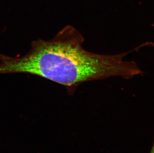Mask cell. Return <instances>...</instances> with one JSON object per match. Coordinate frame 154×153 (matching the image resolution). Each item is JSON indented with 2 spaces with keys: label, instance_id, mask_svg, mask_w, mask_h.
<instances>
[{
  "label": "cell",
  "instance_id": "1",
  "mask_svg": "<svg viewBox=\"0 0 154 153\" xmlns=\"http://www.w3.org/2000/svg\"><path fill=\"white\" fill-rule=\"evenodd\" d=\"M78 30L66 26L52 39H38L22 56L0 55V75L25 74L40 76L64 86L70 94L82 83L115 76L113 55L89 52Z\"/></svg>",
  "mask_w": 154,
  "mask_h": 153
},
{
  "label": "cell",
  "instance_id": "2",
  "mask_svg": "<svg viewBox=\"0 0 154 153\" xmlns=\"http://www.w3.org/2000/svg\"><path fill=\"white\" fill-rule=\"evenodd\" d=\"M150 153H154V144L153 145V147L152 148L151 151Z\"/></svg>",
  "mask_w": 154,
  "mask_h": 153
},
{
  "label": "cell",
  "instance_id": "3",
  "mask_svg": "<svg viewBox=\"0 0 154 153\" xmlns=\"http://www.w3.org/2000/svg\"><path fill=\"white\" fill-rule=\"evenodd\" d=\"M152 26H153V27H154V23H153V24H152Z\"/></svg>",
  "mask_w": 154,
  "mask_h": 153
}]
</instances>
